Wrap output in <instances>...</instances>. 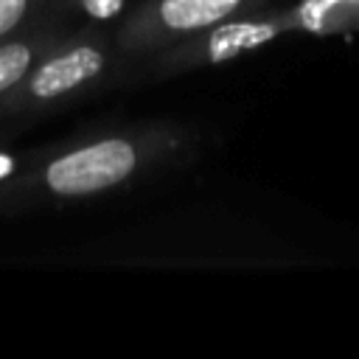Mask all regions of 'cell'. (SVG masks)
<instances>
[{"instance_id":"obj_1","label":"cell","mask_w":359,"mask_h":359,"mask_svg":"<svg viewBox=\"0 0 359 359\" xmlns=\"http://www.w3.org/2000/svg\"><path fill=\"white\" fill-rule=\"evenodd\" d=\"M194 135L149 121L48 146L20 160L0 191V213L62 208L123 191L188 154Z\"/></svg>"},{"instance_id":"obj_2","label":"cell","mask_w":359,"mask_h":359,"mask_svg":"<svg viewBox=\"0 0 359 359\" xmlns=\"http://www.w3.org/2000/svg\"><path fill=\"white\" fill-rule=\"evenodd\" d=\"M118 59L115 39L101 25L70 28L0 101V118H36L76 104L109 81Z\"/></svg>"},{"instance_id":"obj_3","label":"cell","mask_w":359,"mask_h":359,"mask_svg":"<svg viewBox=\"0 0 359 359\" xmlns=\"http://www.w3.org/2000/svg\"><path fill=\"white\" fill-rule=\"evenodd\" d=\"M300 31L294 6L289 8H258L233 20H224L219 25H210L165 50H157L149 56V70L157 79L165 76H180L202 67H216L224 62H233L250 50H258L269 45L272 39L283 34Z\"/></svg>"},{"instance_id":"obj_4","label":"cell","mask_w":359,"mask_h":359,"mask_svg":"<svg viewBox=\"0 0 359 359\" xmlns=\"http://www.w3.org/2000/svg\"><path fill=\"white\" fill-rule=\"evenodd\" d=\"M272 0H143L112 34L121 59H149L210 25L258 11Z\"/></svg>"},{"instance_id":"obj_5","label":"cell","mask_w":359,"mask_h":359,"mask_svg":"<svg viewBox=\"0 0 359 359\" xmlns=\"http://www.w3.org/2000/svg\"><path fill=\"white\" fill-rule=\"evenodd\" d=\"M65 22V11L53 8L0 39V101L14 93L36 62L70 31Z\"/></svg>"},{"instance_id":"obj_6","label":"cell","mask_w":359,"mask_h":359,"mask_svg":"<svg viewBox=\"0 0 359 359\" xmlns=\"http://www.w3.org/2000/svg\"><path fill=\"white\" fill-rule=\"evenodd\" d=\"M300 31L306 34H348L359 31V0H300L294 6Z\"/></svg>"},{"instance_id":"obj_7","label":"cell","mask_w":359,"mask_h":359,"mask_svg":"<svg viewBox=\"0 0 359 359\" xmlns=\"http://www.w3.org/2000/svg\"><path fill=\"white\" fill-rule=\"evenodd\" d=\"M53 8H62L59 0H0V39Z\"/></svg>"},{"instance_id":"obj_8","label":"cell","mask_w":359,"mask_h":359,"mask_svg":"<svg viewBox=\"0 0 359 359\" xmlns=\"http://www.w3.org/2000/svg\"><path fill=\"white\" fill-rule=\"evenodd\" d=\"M59 6H62L65 14H67V8H73V11H81V14H87L90 20L101 22V20L115 17V14L121 11L123 0H59Z\"/></svg>"}]
</instances>
